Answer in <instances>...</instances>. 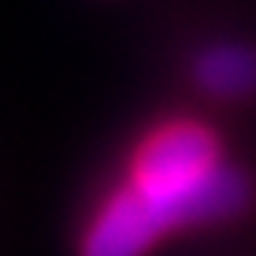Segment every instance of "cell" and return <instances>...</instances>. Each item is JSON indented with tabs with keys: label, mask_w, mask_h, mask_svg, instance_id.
I'll use <instances>...</instances> for the list:
<instances>
[{
	"label": "cell",
	"mask_w": 256,
	"mask_h": 256,
	"mask_svg": "<svg viewBox=\"0 0 256 256\" xmlns=\"http://www.w3.org/2000/svg\"><path fill=\"white\" fill-rule=\"evenodd\" d=\"M218 164H221L218 144H214L208 128L192 122H176L154 132L141 144L138 157H134L132 182L154 192H173L192 186Z\"/></svg>",
	"instance_id": "1"
},
{
	"label": "cell",
	"mask_w": 256,
	"mask_h": 256,
	"mask_svg": "<svg viewBox=\"0 0 256 256\" xmlns=\"http://www.w3.org/2000/svg\"><path fill=\"white\" fill-rule=\"evenodd\" d=\"M157 237L160 230L148 218L141 198L132 186H125L100 208L86 228L80 256H144Z\"/></svg>",
	"instance_id": "2"
},
{
	"label": "cell",
	"mask_w": 256,
	"mask_h": 256,
	"mask_svg": "<svg viewBox=\"0 0 256 256\" xmlns=\"http://www.w3.org/2000/svg\"><path fill=\"white\" fill-rule=\"evenodd\" d=\"M196 80L202 90L221 100H240L256 93V48L212 45L196 58Z\"/></svg>",
	"instance_id": "3"
}]
</instances>
